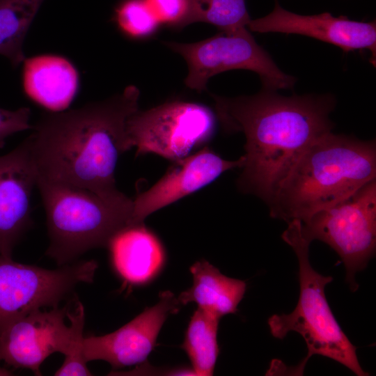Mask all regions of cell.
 <instances>
[{
    "label": "cell",
    "mask_w": 376,
    "mask_h": 376,
    "mask_svg": "<svg viewBox=\"0 0 376 376\" xmlns=\"http://www.w3.org/2000/svg\"><path fill=\"white\" fill-rule=\"evenodd\" d=\"M166 46L185 60L188 73L186 86L198 92L206 88L208 80L221 72L247 70L257 73L263 87L277 91L292 88L296 79L284 73L270 55L260 46L249 29L222 32L205 40Z\"/></svg>",
    "instance_id": "obj_7"
},
{
    "label": "cell",
    "mask_w": 376,
    "mask_h": 376,
    "mask_svg": "<svg viewBox=\"0 0 376 376\" xmlns=\"http://www.w3.org/2000/svg\"><path fill=\"white\" fill-rule=\"evenodd\" d=\"M46 214L49 244L46 255L60 265L86 251L107 247L119 230L132 224L133 200L104 197L88 189L37 180Z\"/></svg>",
    "instance_id": "obj_4"
},
{
    "label": "cell",
    "mask_w": 376,
    "mask_h": 376,
    "mask_svg": "<svg viewBox=\"0 0 376 376\" xmlns=\"http://www.w3.org/2000/svg\"><path fill=\"white\" fill-rule=\"evenodd\" d=\"M135 86L81 107L46 113L26 137L38 178L90 190L104 197H127L116 187L120 156L132 149L127 120L139 109Z\"/></svg>",
    "instance_id": "obj_2"
},
{
    "label": "cell",
    "mask_w": 376,
    "mask_h": 376,
    "mask_svg": "<svg viewBox=\"0 0 376 376\" xmlns=\"http://www.w3.org/2000/svg\"><path fill=\"white\" fill-rule=\"evenodd\" d=\"M299 222L308 241H322L338 254L345 267L347 281L352 290H357L355 274L367 266L375 252L376 179Z\"/></svg>",
    "instance_id": "obj_6"
},
{
    "label": "cell",
    "mask_w": 376,
    "mask_h": 376,
    "mask_svg": "<svg viewBox=\"0 0 376 376\" xmlns=\"http://www.w3.org/2000/svg\"><path fill=\"white\" fill-rule=\"evenodd\" d=\"M159 24L182 27L187 25L189 0H146Z\"/></svg>",
    "instance_id": "obj_23"
},
{
    "label": "cell",
    "mask_w": 376,
    "mask_h": 376,
    "mask_svg": "<svg viewBox=\"0 0 376 376\" xmlns=\"http://www.w3.org/2000/svg\"><path fill=\"white\" fill-rule=\"evenodd\" d=\"M67 317L70 322L71 338L68 350L64 354L63 363L56 371L54 375H91L92 374L86 365L87 362L83 355L85 312L81 302H77V308L73 313H70L68 311Z\"/></svg>",
    "instance_id": "obj_22"
},
{
    "label": "cell",
    "mask_w": 376,
    "mask_h": 376,
    "mask_svg": "<svg viewBox=\"0 0 376 376\" xmlns=\"http://www.w3.org/2000/svg\"><path fill=\"white\" fill-rule=\"evenodd\" d=\"M214 127V116L207 107L177 100L138 109L130 116L126 125L136 156L153 153L173 162L191 155L209 141Z\"/></svg>",
    "instance_id": "obj_9"
},
{
    "label": "cell",
    "mask_w": 376,
    "mask_h": 376,
    "mask_svg": "<svg viewBox=\"0 0 376 376\" xmlns=\"http://www.w3.org/2000/svg\"><path fill=\"white\" fill-rule=\"evenodd\" d=\"M376 144L327 133L301 154L268 204L272 218L302 221L376 179Z\"/></svg>",
    "instance_id": "obj_3"
},
{
    "label": "cell",
    "mask_w": 376,
    "mask_h": 376,
    "mask_svg": "<svg viewBox=\"0 0 376 376\" xmlns=\"http://www.w3.org/2000/svg\"><path fill=\"white\" fill-rule=\"evenodd\" d=\"M247 29L258 33H294L331 43L345 52L369 49L375 59V22H362L329 13L302 15L283 9L276 1L266 16L251 19Z\"/></svg>",
    "instance_id": "obj_14"
},
{
    "label": "cell",
    "mask_w": 376,
    "mask_h": 376,
    "mask_svg": "<svg viewBox=\"0 0 376 376\" xmlns=\"http://www.w3.org/2000/svg\"><path fill=\"white\" fill-rule=\"evenodd\" d=\"M31 110L29 107H21L16 110L0 108V148L10 136L27 130H31L29 123Z\"/></svg>",
    "instance_id": "obj_24"
},
{
    "label": "cell",
    "mask_w": 376,
    "mask_h": 376,
    "mask_svg": "<svg viewBox=\"0 0 376 376\" xmlns=\"http://www.w3.org/2000/svg\"><path fill=\"white\" fill-rule=\"evenodd\" d=\"M244 162V155L227 160L207 147L173 161L153 186L132 199V224L143 223L152 213L199 190L224 172L241 168Z\"/></svg>",
    "instance_id": "obj_12"
},
{
    "label": "cell",
    "mask_w": 376,
    "mask_h": 376,
    "mask_svg": "<svg viewBox=\"0 0 376 376\" xmlns=\"http://www.w3.org/2000/svg\"><path fill=\"white\" fill-rule=\"evenodd\" d=\"M13 371L6 369L4 368L0 367V376H8L12 375Z\"/></svg>",
    "instance_id": "obj_25"
},
{
    "label": "cell",
    "mask_w": 376,
    "mask_h": 376,
    "mask_svg": "<svg viewBox=\"0 0 376 376\" xmlns=\"http://www.w3.org/2000/svg\"><path fill=\"white\" fill-rule=\"evenodd\" d=\"M187 25L203 22L222 32L246 28L251 19L245 0H189Z\"/></svg>",
    "instance_id": "obj_20"
},
{
    "label": "cell",
    "mask_w": 376,
    "mask_h": 376,
    "mask_svg": "<svg viewBox=\"0 0 376 376\" xmlns=\"http://www.w3.org/2000/svg\"><path fill=\"white\" fill-rule=\"evenodd\" d=\"M38 173L27 138L0 156V255L12 257L33 224L31 196Z\"/></svg>",
    "instance_id": "obj_13"
},
{
    "label": "cell",
    "mask_w": 376,
    "mask_h": 376,
    "mask_svg": "<svg viewBox=\"0 0 376 376\" xmlns=\"http://www.w3.org/2000/svg\"><path fill=\"white\" fill-rule=\"evenodd\" d=\"M23 88L36 103L52 111L68 107L78 89V73L67 58L57 55H40L24 59Z\"/></svg>",
    "instance_id": "obj_16"
},
{
    "label": "cell",
    "mask_w": 376,
    "mask_h": 376,
    "mask_svg": "<svg viewBox=\"0 0 376 376\" xmlns=\"http://www.w3.org/2000/svg\"><path fill=\"white\" fill-rule=\"evenodd\" d=\"M182 305L167 290L159 301L115 331L103 336L84 338L83 355L88 363L108 362L113 369L143 363L154 348L157 338L168 316L178 313Z\"/></svg>",
    "instance_id": "obj_10"
},
{
    "label": "cell",
    "mask_w": 376,
    "mask_h": 376,
    "mask_svg": "<svg viewBox=\"0 0 376 376\" xmlns=\"http://www.w3.org/2000/svg\"><path fill=\"white\" fill-rule=\"evenodd\" d=\"M220 318L198 308L190 318L182 348L186 352L194 375L214 373L219 354L217 331Z\"/></svg>",
    "instance_id": "obj_18"
},
{
    "label": "cell",
    "mask_w": 376,
    "mask_h": 376,
    "mask_svg": "<svg viewBox=\"0 0 376 376\" xmlns=\"http://www.w3.org/2000/svg\"><path fill=\"white\" fill-rule=\"evenodd\" d=\"M190 272L193 276L191 287L177 297L182 306L195 302L198 308L219 318L236 313L246 292L244 281L222 274L206 260L195 263Z\"/></svg>",
    "instance_id": "obj_17"
},
{
    "label": "cell",
    "mask_w": 376,
    "mask_h": 376,
    "mask_svg": "<svg viewBox=\"0 0 376 376\" xmlns=\"http://www.w3.org/2000/svg\"><path fill=\"white\" fill-rule=\"evenodd\" d=\"M97 268L90 260L47 269L0 255V336L30 313L58 306L78 284L92 283Z\"/></svg>",
    "instance_id": "obj_8"
},
{
    "label": "cell",
    "mask_w": 376,
    "mask_h": 376,
    "mask_svg": "<svg viewBox=\"0 0 376 376\" xmlns=\"http://www.w3.org/2000/svg\"><path fill=\"white\" fill-rule=\"evenodd\" d=\"M44 0H0V55L16 68L25 59L23 43Z\"/></svg>",
    "instance_id": "obj_19"
},
{
    "label": "cell",
    "mask_w": 376,
    "mask_h": 376,
    "mask_svg": "<svg viewBox=\"0 0 376 376\" xmlns=\"http://www.w3.org/2000/svg\"><path fill=\"white\" fill-rule=\"evenodd\" d=\"M212 97L224 130L246 139L238 187L267 205L301 154L334 126L330 94L283 96L263 87L252 95Z\"/></svg>",
    "instance_id": "obj_1"
},
{
    "label": "cell",
    "mask_w": 376,
    "mask_h": 376,
    "mask_svg": "<svg viewBox=\"0 0 376 376\" xmlns=\"http://www.w3.org/2000/svg\"><path fill=\"white\" fill-rule=\"evenodd\" d=\"M111 266L125 285H143L162 269L165 254L157 237L143 223L129 225L109 241Z\"/></svg>",
    "instance_id": "obj_15"
},
{
    "label": "cell",
    "mask_w": 376,
    "mask_h": 376,
    "mask_svg": "<svg viewBox=\"0 0 376 376\" xmlns=\"http://www.w3.org/2000/svg\"><path fill=\"white\" fill-rule=\"evenodd\" d=\"M282 239L295 251L299 267L300 293L298 303L289 314H275L268 319L272 335L283 339L288 332L299 333L307 346L306 357L298 366L299 373L314 354L330 358L359 376L368 375L359 364L357 347L350 341L336 321L327 301L324 288L333 280L316 272L308 257L311 242L301 234L300 222L288 223Z\"/></svg>",
    "instance_id": "obj_5"
},
{
    "label": "cell",
    "mask_w": 376,
    "mask_h": 376,
    "mask_svg": "<svg viewBox=\"0 0 376 376\" xmlns=\"http://www.w3.org/2000/svg\"><path fill=\"white\" fill-rule=\"evenodd\" d=\"M114 19L120 31L135 38L151 35L159 24L146 0H124L115 10Z\"/></svg>",
    "instance_id": "obj_21"
},
{
    "label": "cell",
    "mask_w": 376,
    "mask_h": 376,
    "mask_svg": "<svg viewBox=\"0 0 376 376\" xmlns=\"http://www.w3.org/2000/svg\"><path fill=\"white\" fill-rule=\"evenodd\" d=\"M67 307L36 310L8 326L0 336V361L41 375L43 361L55 352L65 354L71 329L65 324Z\"/></svg>",
    "instance_id": "obj_11"
}]
</instances>
